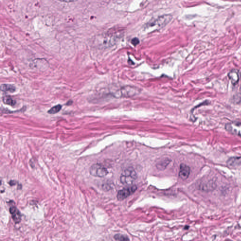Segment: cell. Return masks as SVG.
<instances>
[{
	"mask_svg": "<svg viewBox=\"0 0 241 241\" xmlns=\"http://www.w3.org/2000/svg\"><path fill=\"white\" fill-rule=\"evenodd\" d=\"M172 19V16L168 15L153 18L146 24L145 29L150 31L159 29L165 26Z\"/></svg>",
	"mask_w": 241,
	"mask_h": 241,
	"instance_id": "6da1fadb",
	"label": "cell"
},
{
	"mask_svg": "<svg viewBox=\"0 0 241 241\" xmlns=\"http://www.w3.org/2000/svg\"><path fill=\"white\" fill-rule=\"evenodd\" d=\"M3 101L4 103L10 105L11 106H14L16 104V101L9 96L4 97L3 98Z\"/></svg>",
	"mask_w": 241,
	"mask_h": 241,
	"instance_id": "8fae6325",
	"label": "cell"
},
{
	"mask_svg": "<svg viewBox=\"0 0 241 241\" xmlns=\"http://www.w3.org/2000/svg\"><path fill=\"white\" fill-rule=\"evenodd\" d=\"M1 89L2 91L4 92H10L13 93L16 90V88L11 84H3L1 86Z\"/></svg>",
	"mask_w": 241,
	"mask_h": 241,
	"instance_id": "30bf717a",
	"label": "cell"
},
{
	"mask_svg": "<svg viewBox=\"0 0 241 241\" xmlns=\"http://www.w3.org/2000/svg\"><path fill=\"white\" fill-rule=\"evenodd\" d=\"M132 44L134 46H136L137 45L139 44V39L137 38H134L132 39V41H131Z\"/></svg>",
	"mask_w": 241,
	"mask_h": 241,
	"instance_id": "9a60e30c",
	"label": "cell"
},
{
	"mask_svg": "<svg viewBox=\"0 0 241 241\" xmlns=\"http://www.w3.org/2000/svg\"><path fill=\"white\" fill-rule=\"evenodd\" d=\"M137 187L136 186L132 185L128 186L127 188H124L122 190L118 191L117 195L118 200H123L129 196L130 195L135 192L137 190Z\"/></svg>",
	"mask_w": 241,
	"mask_h": 241,
	"instance_id": "8992f818",
	"label": "cell"
},
{
	"mask_svg": "<svg viewBox=\"0 0 241 241\" xmlns=\"http://www.w3.org/2000/svg\"><path fill=\"white\" fill-rule=\"evenodd\" d=\"M190 169L188 166L182 163L180 165L179 176L183 180H186L190 175Z\"/></svg>",
	"mask_w": 241,
	"mask_h": 241,
	"instance_id": "52a82bcc",
	"label": "cell"
},
{
	"mask_svg": "<svg viewBox=\"0 0 241 241\" xmlns=\"http://www.w3.org/2000/svg\"><path fill=\"white\" fill-rule=\"evenodd\" d=\"M61 108H62L61 105H56V106H54L53 107L51 108L48 112V113H50V114L53 115V114H55V113H59V112L60 111V110L61 109Z\"/></svg>",
	"mask_w": 241,
	"mask_h": 241,
	"instance_id": "7c38bea8",
	"label": "cell"
},
{
	"mask_svg": "<svg viewBox=\"0 0 241 241\" xmlns=\"http://www.w3.org/2000/svg\"><path fill=\"white\" fill-rule=\"evenodd\" d=\"M140 91L138 88L132 86H125L117 90L113 94L115 97H130L139 94Z\"/></svg>",
	"mask_w": 241,
	"mask_h": 241,
	"instance_id": "7a4b0ae2",
	"label": "cell"
},
{
	"mask_svg": "<svg viewBox=\"0 0 241 241\" xmlns=\"http://www.w3.org/2000/svg\"><path fill=\"white\" fill-rule=\"evenodd\" d=\"M228 76L232 83L235 85L238 83L240 79V72L237 69L232 70L228 74Z\"/></svg>",
	"mask_w": 241,
	"mask_h": 241,
	"instance_id": "ba28073f",
	"label": "cell"
},
{
	"mask_svg": "<svg viewBox=\"0 0 241 241\" xmlns=\"http://www.w3.org/2000/svg\"><path fill=\"white\" fill-rule=\"evenodd\" d=\"M170 162L168 161V160H164L163 161H162L160 163H159L158 165H157L158 167H160V169H165V167L168 165Z\"/></svg>",
	"mask_w": 241,
	"mask_h": 241,
	"instance_id": "5bb4252c",
	"label": "cell"
},
{
	"mask_svg": "<svg viewBox=\"0 0 241 241\" xmlns=\"http://www.w3.org/2000/svg\"><path fill=\"white\" fill-rule=\"evenodd\" d=\"M225 129L232 134L241 138V123L233 122L227 123L225 125Z\"/></svg>",
	"mask_w": 241,
	"mask_h": 241,
	"instance_id": "5b68a950",
	"label": "cell"
},
{
	"mask_svg": "<svg viewBox=\"0 0 241 241\" xmlns=\"http://www.w3.org/2000/svg\"><path fill=\"white\" fill-rule=\"evenodd\" d=\"M137 177V173L133 168H128L125 170L120 176V181L124 185H130Z\"/></svg>",
	"mask_w": 241,
	"mask_h": 241,
	"instance_id": "3957f363",
	"label": "cell"
},
{
	"mask_svg": "<svg viewBox=\"0 0 241 241\" xmlns=\"http://www.w3.org/2000/svg\"><path fill=\"white\" fill-rule=\"evenodd\" d=\"M10 212L14 221L16 223H20L21 219V215L19 210L15 206H12L10 208Z\"/></svg>",
	"mask_w": 241,
	"mask_h": 241,
	"instance_id": "9c48e42d",
	"label": "cell"
},
{
	"mask_svg": "<svg viewBox=\"0 0 241 241\" xmlns=\"http://www.w3.org/2000/svg\"><path fill=\"white\" fill-rule=\"evenodd\" d=\"M59 1H62L64 3H72V2H74V1H76L77 0H57Z\"/></svg>",
	"mask_w": 241,
	"mask_h": 241,
	"instance_id": "2e32d148",
	"label": "cell"
},
{
	"mask_svg": "<svg viewBox=\"0 0 241 241\" xmlns=\"http://www.w3.org/2000/svg\"><path fill=\"white\" fill-rule=\"evenodd\" d=\"M114 238L115 240H119V241H127V240H129V239L128 238L127 236H125L124 235H120V234H117L116 235L114 236Z\"/></svg>",
	"mask_w": 241,
	"mask_h": 241,
	"instance_id": "4fadbf2b",
	"label": "cell"
},
{
	"mask_svg": "<svg viewBox=\"0 0 241 241\" xmlns=\"http://www.w3.org/2000/svg\"><path fill=\"white\" fill-rule=\"evenodd\" d=\"M90 173L93 176L102 178L107 175L108 171L103 166L99 164H95L91 166L90 169Z\"/></svg>",
	"mask_w": 241,
	"mask_h": 241,
	"instance_id": "277c9868",
	"label": "cell"
}]
</instances>
